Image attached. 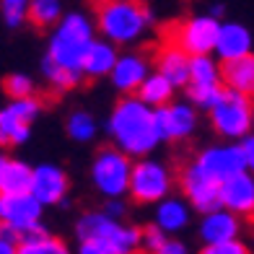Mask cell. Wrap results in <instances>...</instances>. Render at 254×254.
Masks as SVG:
<instances>
[{"label":"cell","mask_w":254,"mask_h":254,"mask_svg":"<svg viewBox=\"0 0 254 254\" xmlns=\"http://www.w3.org/2000/svg\"><path fill=\"white\" fill-rule=\"evenodd\" d=\"M107 132L112 143L122 148L132 158H145L161 143V132L156 125V109L145 104L137 94H127L117 101L109 114Z\"/></svg>","instance_id":"cell-1"},{"label":"cell","mask_w":254,"mask_h":254,"mask_svg":"<svg viewBox=\"0 0 254 254\" xmlns=\"http://www.w3.org/2000/svg\"><path fill=\"white\" fill-rule=\"evenodd\" d=\"M75 239L80 254H127L135 252L143 241V231L122 226V218L107 210L83 213L75 223Z\"/></svg>","instance_id":"cell-2"},{"label":"cell","mask_w":254,"mask_h":254,"mask_svg":"<svg viewBox=\"0 0 254 254\" xmlns=\"http://www.w3.org/2000/svg\"><path fill=\"white\" fill-rule=\"evenodd\" d=\"M91 44H94L91 21L75 10V13L63 16L60 24L52 29L47 60H52L55 65H60L70 73L83 75V60H86V52Z\"/></svg>","instance_id":"cell-3"},{"label":"cell","mask_w":254,"mask_h":254,"mask_svg":"<svg viewBox=\"0 0 254 254\" xmlns=\"http://www.w3.org/2000/svg\"><path fill=\"white\" fill-rule=\"evenodd\" d=\"M151 24V10L140 0H99L96 29L114 44H130L143 37Z\"/></svg>","instance_id":"cell-4"},{"label":"cell","mask_w":254,"mask_h":254,"mask_svg":"<svg viewBox=\"0 0 254 254\" xmlns=\"http://www.w3.org/2000/svg\"><path fill=\"white\" fill-rule=\"evenodd\" d=\"M210 125L213 130L226 137V140H244V137L254 130V101L252 96L241 94V91L223 86L221 96L210 109Z\"/></svg>","instance_id":"cell-5"},{"label":"cell","mask_w":254,"mask_h":254,"mask_svg":"<svg viewBox=\"0 0 254 254\" xmlns=\"http://www.w3.org/2000/svg\"><path fill=\"white\" fill-rule=\"evenodd\" d=\"M130 153H125L117 145H107L99 148L91 164V182L99 194L104 197H122L130 194V179H132V166L130 164Z\"/></svg>","instance_id":"cell-6"},{"label":"cell","mask_w":254,"mask_h":254,"mask_svg":"<svg viewBox=\"0 0 254 254\" xmlns=\"http://www.w3.org/2000/svg\"><path fill=\"white\" fill-rule=\"evenodd\" d=\"M169 190H171V171L164 164L143 158L132 166L130 197L137 205H158L164 197H169Z\"/></svg>","instance_id":"cell-7"},{"label":"cell","mask_w":254,"mask_h":254,"mask_svg":"<svg viewBox=\"0 0 254 254\" xmlns=\"http://www.w3.org/2000/svg\"><path fill=\"white\" fill-rule=\"evenodd\" d=\"M223 70L210 60V55H192L190 65V83H187V99L200 109H210L223 91Z\"/></svg>","instance_id":"cell-8"},{"label":"cell","mask_w":254,"mask_h":254,"mask_svg":"<svg viewBox=\"0 0 254 254\" xmlns=\"http://www.w3.org/2000/svg\"><path fill=\"white\" fill-rule=\"evenodd\" d=\"M42 114V101L37 96L10 99L8 107L0 112V143L24 145L31 135V125Z\"/></svg>","instance_id":"cell-9"},{"label":"cell","mask_w":254,"mask_h":254,"mask_svg":"<svg viewBox=\"0 0 254 254\" xmlns=\"http://www.w3.org/2000/svg\"><path fill=\"white\" fill-rule=\"evenodd\" d=\"M218 34H221V24H218V18L213 13L210 16H194V18H187L179 26L171 29L169 42L179 44L190 55H210V52H215Z\"/></svg>","instance_id":"cell-10"},{"label":"cell","mask_w":254,"mask_h":254,"mask_svg":"<svg viewBox=\"0 0 254 254\" xmlns=\"http://www.w3.org/2000/svg\"><path fill=\"white\" fill-rule=\"evenodd\" d=\"M179 187L184 192L187 202L200 213H210L221 205V182H215L207 171L194 161V164L184 166L179 174Z\"/></svg>","instance_id":"cell-11"},{"label":"cell","mask_w":254,"mask_h":254,"mask_svg":"<svg viewBox=\"0 0 254 254\" xmlns=\"http://www.w3.org/2000/svg\"><path fill=\"white\" fill-rule=\"evenodd\" d=\"M197 164L210 174L215 182H226L231 177L247 171V156H244V148L241 143H231V145H213V148H205L200 151V156L194 158Z\"/></svg>","instance_id":"cell-12"},{"label":"cell","mask_w":254,"mask_h":254,"mask_svg":"<svg viewBox=\"0 0 254 254\" xmlns=\"http://www.w3.org/2000/svg\"><path fill=\"white\" fill-rule=\"evenodd\" d=\"M42 207L31 192L0 194V221L16 231H29L42 223Z\"/></svg>","instance_id":"cell-13"},{"label":"cell","mask_w":254,"mask_h":254,"mask_svg":"<svg viewBox=\"0 0 254 254\" xmlns=\"http://www.w3.org/2000/svg\"><path fill=\"white\" fill-rule=\"evenodd\" d=\"M156 125L161 140H187L197 127V114L192 104H164L156 107Z\"/></svg>","instance_id":"cell-14"},{"label":"cell","mask_w":254,"mask_h":254,"mask_svg":"<svg viewBox=\"0 0 254 254\" xmlns=\"http://www.w3.org/2000/svg\"><path fill=\"white\" fill-rule=\"evenodd\" d=\"M31 194L42 205H57L67 194V174L55 166V164H39L34 169V182H31Z\"/></svg>","instance_id":"cell-15"},{"label":"cell","mask_w":254,"mask_h":254,"mask_svg":"<svg viewBox=\"0 0 254 254\" xmlns=\"http://www.w3.org/2000/svg\"><path fill=\"white\" fill-rule=\"evenodd\" d=\"M221 205L239 215H254V174L249 169L221 184Z\"/></svg>","instance_id":"cell-16"},{"label":"cell","mask_w":254,"mask_h":254,"mask_svg":"<svg viewBox=\"0 0 254 254\" xmlns=\"http://www.w3.org/2000/svg\"><path fill=\"white\" fill-rule=\"evenodd\" d=\"M239 213L228 210V207H215V210L205 213L202 223H200V239L205 247L210 244H221V241L239 239Z\"/></svg>","instance_id":"cell-17"},{"label":"cell","mask_w":254,"mask_h":254,"mask_svg":"<svg viewBox=\"0 0 254 254\" xmlns=\"http://www.w3.org/2000/svg\"><path fill=\"white\" fill-rule=\"evenodd\" d=\"M190 65H192V55L184 52L174 42H169L166 47L158 50L156 70L164 73L177 88H187V83H190Z\"/></svg>","instance_id":"cell-18"},{"label":"cell","mask_w":254,"mask_h":254,"mask_svg":"<svg viewBox=\"0 0 254 254\" xmlns=\"http://www.w3.org/2000/svg\"><path fill=\"white\" fill-rule=\"evenodd\" d=\"M148 75L151 73H148V63L143 55H122L109 78H112V86L117 91H122V94H135Z\"/></svg>","instance_id":"cell-19"},{"label":"cell","mask_w":254,"mask_h":254,"mask_svg":"<svg viewBox=\"0 0 254 254\" xmlns=\"http://www.w3.org/2000/svg\"><path fill=\"white\" fill-rule=\"evenodd\" d=\"M252 52V34L241 24H221V34H218L215 55L221 60H236Z\"/></svg>","instance_id":"cell-20"},{"label":"cell","mask_w":254,"mask_h":254,"mask_svg":"<svg viewBox=\"0 0 254 254\" xmlns=\"http://www.w3.org/2000/svg\"><path fill=\"white\" fill-rule=\"evenodd\" d=\"M34 169L18 158H0V194H18L31 192Z\"/></svg>","instance_id":"cell-21"},{"label":"cell","mask_w":254,"mask_h":254,"mask_svg":"<svg viewBox=\"0 0 254 254\" xmlns=\"http://www.w3.org/2000/svg\"><path fill=\"white\" fill-rule=\"evenodd\" d=\"M117 60H120V55H117V50H114V42H109V39H94V44L88 47L86 60H83V75H88V78L112 75Z\"/></svg>","instance_id":"cell-22"},{"label":"cell","mask_w":254,"mask_h":254,"mask_svg":"<svg viewBox=\"0 0 254 254\" xmlns=\"http://www.w3.org/2000/svg\"><path fill=\"white\" fill-rule=\"evenodd\" d=\"M223 70V83L241 91L254 99V55H244V57H236V60H226L221 65Z\"/></svg>","instance_id":"cell-23"},{"label":"cell","mask_w":254,"mask_h":254,"mask_svg":"<svg viewBox=\"0 0 254 254\" xmlns=\"http://www.w3.org/2000/svg\"><path fill=\"white\" fill-rule=\"evenodd\" d=\"M21 254H65V244L57 236H52L50 231H44V226H34L29 231H21Z\"/></svg>","instance_id":"cell-24"},{"label":"cell","mask_w":254,"mask_h":254,"mask_svg":"<svg viewBox=\"0 0 254 254\" xmlns=\"http://www.w3.org/2000/svg\"><path fill=\"white\" fill-rule=\"evenodd\" d=\"M190 202L179 197H164L156 207V223L166 231V234H177L190 223Z\"/></svg>","instance_id":"cell-25"},{"label":"cell","mask_w":254,"mask_h":254,"mask_svg":"<svg viewBox=\"0 0 254 254\" xmlns=\"http://www.w3.org/2000/svg\"><path fill=\"white\" fill-rule=\"evenodd\" d=\"M174 83L164 75V73H151L145 80H143V86L135 91L137 96H140L145 104H151V107L156 109V107H164V104H169L171 101V96H174Z\"/></svg>","instance_id":"cell-26"},{"label":"cell","mask_w":254,"mask_h":254,"mask_svg":"<svg viewBox=\"0 0 254 254\" xmlns=\"http://www.w3.org/2000/svg\"><path fill=\"white\" fill-rule=\"evenodd\" d=\"M63 18V3L60 0H31L29 5V21L37 29H55Z\"/></svg>","instance_id":"cell-27"},{"label":"cell","mask_w":254,"mask_h":254,"mask_svg":"<svg viewBox=\"0 0 254 254\" xmlns=\"http://www.w3.org/2000/svg\"><path fill=\"white\" fill-rule=\"evenodd\" d=\"M42 73H44L47 83L55 91H73L80 83V78H83L78 73H70V70H65V67H60V65H55L52 60H47V57H44V63H42Z\"/></svg>","instance_id":"cell-28"},{"label":"cell","mask_w":254,"mask_h":254,"mask_svg":"<svg viewBox=\"0 0 254 254\" xmlns=\"http://www.w3.org/2000/svg\"><path fill=\"white\" fill-rule=\"evenodd\" d=\"M65 130H67V135H70L75 143H88L91 137L96 135V122H94V117H91L88 112L78 109V112H73L70 117H67Z\"/></svg>","instance_id":"cell-29"},{"label":"cell","mask_w":254,"mask_h":254,"mask_svg":"<svg viewBox=\"0 0 254 254\" xmlns=\"http://www.w3.org/2000/svg\"><path fill=\"white\" fill-rule=\"evenodd\" d=\"M3 91L8 94V99H26L34 96V80L24 73H10L3 78Z\"/></svg>","instance_id":"cell-30"},{"label":"cell","mask_w":254,"mask_h":254,"mask_svg":"<svg viewBox=\"0 0 254 254\" xmlns=\"http://www.w3.org/2000/svg\"><path fill=\"white\" fill-rule=\"evenodd\" d=\"M0 3H3V21H5V26L18 29L24 21H29L31 0H0Z\"/></svg>","instance_id":"cell-31"},{"label":"cell","mask_w":254,"mask_h":254,"mask_svg":"<svg viewBox=\"0 0 254 254\" xmlns=\"http://www.w3.org/2000/svg\"><path fill=\"white\" fill-rule=\"evenodd\" d=\"M166 231L161 228L158 223L156 226H145L143 228V241H140V247L145 249V252H156V254H161L164 252V244H166Z\"/></svg>","instance_id":"cell-32"},{"label":"cell","mask_w":254,"mask_h":254,"mask_svg":"<svg viewBox=\"0 0 254 254\" xmlns=\"http://www.w3.org/2000/svg\"><path fill=\"white\" fill-rule=\"evenodd\" d=\"M21 247V231L10 226H0V254H16Z\"/></svg>","instance_id":"cell-33"},{"label":"cell","mask_w":254,"mask_h":254,"mask_svg":"<svg viewBox=\"0 0 254 254\" xmlns=\"http://www.w3.org/2000/svg\"><path fill=\"white\" fill-rule=\"evenodd\" d=\"M205 254H247V247L241 244L239 239H231V241H221V244H210L202 249Z\"/></svg>","instance_id":"cell-34"},{"label":"cell","mask_w":254,"mask_h":254,"mask_svg":"<svg viewBox=\"0 0 254 254\" xmlns=\"http://www.w3.org/2000/svg\"><path fill=\"white\" fill-rule=\"evenodd\" d=\"M241 148H244V156H247V169L254 174V132H249L241 140Z\"/></svg>","instance_id":"cell-35"},{"label":"cell","mask_w":254,"mask_h":254,"mask_svg":"<svg viewBox=\"0 0 254 254\" xmlns=\"http://www.w3.org/2000/svg\"><path fill=\"white\" fill-rule=\"evenodd\" d=\"M104 210H107L109 215H114V218H122L125 215V205L120 202V197H109L107 205H104Z\"/></svg>","instance_id":"cell-36"},{"label":"cell","mask_w":254,"mask_h":254,"mask_svg":"<svg viewBox=\"0 0 254 254\" xmlns=\"http://www.w3.org/2000/svg\"><path fill=\"white\" fill-rule=\"evenodd\" d=\"M161 254H184V244H182V241L169 239L166 244H164V252H161Z\"/></svg>","instance_id":"cell-37"},{"label":"cell","mask_w":254,"mask_h":254,"mask_svg":"<svg viewBox=\"0 0 254 254\" xmlns=\"http://www.w3.org/2000/svg\"><path fill=\"white\" fill-rule=\"evenodd\" d=\"M213 16H223V5H215L213 8Z\"/></svg>","instance_id":"cell-38"},{"label":"cell","mask_w":254,"mask_h":254,"mask_svg":"<svg viewBox=\"0 0 254 254\" xmlns=\"http://www.w3.org/2000/svg\"><path fill=\"white\" fill-rule=\"evenodd\" d=\"M252 239H254V223H252Z\"/></svg>","instance_id":"cell-39"}]
</instances>
